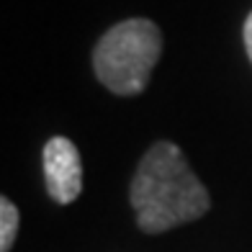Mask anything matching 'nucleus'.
I'll return each mask as SVG.
<instances>
[{
  "mask_svg": "<svg viewBox=\"0 0 252 252\" xmlns=\"http://www.w3.org/2000/svg\"><path fill=\"white\" fill-rule=\"evenodd\" d=\"M162 54V33L147 18H129L111 26L93 49V70L113 95L131 98L150 85Z\"/></svg>",
  "mask_w": 252,
  "mask_h": 252,
  "instance_id": "f03ea898",
  "label": "nucleus"
},
{
  "mask_svg": "<svg viewBox=\"0 0 252 252\" xmlns=\"http://www.w3.org/2000/svg\"><path fill=\"white\" fill-rule=\"evenodd\" d=\"M44 180L57 203H72L83 190V159L67 136H52L44 144Z\"/></svg>",
  "mask_w": 252,
  "mask_h": 252,
  "instance_id": "7ed1b4c3",
  "label": "nucleus"
},
{
  "mask_svg": "<svg viewBox=\"0 0 252 252\" xmlns=\"http://www.w3.org/2000/svg\"><path fill=\"white\" fill-rule=\"evenodd\" d=\"M136 224L147 234H162L196 221L211 209V196L173 142H155L139 159L129 186Z\"/></svg>",
  "mask_w": 252,
  "mask_h": 252,
  "instance_id": "f257e3e1",
  "label": "nucleus"
},
{
  "mask_svg": "<svg viewBox=\"0 0 252 252\" xmlns=\"http://www.w3.org/2000/svg\"><path fill=\"white\" fill-rule=\"evenodd\" d=\"M242 33H245V49H247V57H250V62H252V13H250L247 21H245Z\"/></svg>",
  "mask_w": 252,
  "mask_h": 252,
  "instance_id": "39448f33",
  "label": "nucleus"
},
{
  "mask_svg": "<svg viewBox=\"0 0 252 252\" xmlns=\"http://www.w3.org/2000/svg\"><path fill=\"white\" fill-rule=\"evenodd\" d=\"M18 209L16 203H10V198H0V252H10L18 234Z\"/></svg>",
  "mask_w": 252,
  "mask_h": 252,
  "instance_id": "20e7f679",
  "label": "nucleus"
}]
</instances>
